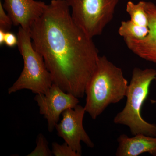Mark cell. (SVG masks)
I'll use <instances>...</instances> for the list:
<instances>
[{"label":"cell","instance_id":"obj_3","mask_svg":"<svg viewBox=\"0 0 156 156\" xmlns=\"http://www.w3.org/2000/svg\"><path fill=\"white\" fill-rule=\"evenodd\" d=\"M156 78V70L151 68L142 69L134 68L128 85L125 108L115 117L116 124L128 126L132 135L142 134L156 136V125L143 119V105L148 96L151 83Z\"/></svg>","mask_w":156,"mask_h":156},{"label":"cell","instance_id":"obj_1","mask_svg":"<svg viewBox=\"0 0 156 156\" xmlns=\"http://www.w3.org/2000/svg\"><path fill=\"white\" fill-rule=\"evenodd\" d=\"M30 33L53 83L78 98L83 97L99 56L92 38L74 21L66 0L47 5Z\"/></svg>","mask_w":156,"mask_h":156},{"label":"cell","instance_id":"obj_10","mask_svg":"<svg viewBox=\"0 0 156 156\" xmlns=\"http://www.w3.org/2000/svg\"><path fill=\"white\" fill-rule=\"evenodd\" d=\"M117 156H137L144 153L156 156V136L139 134L130 137L125 134L118 138Z\"/></svg>","mask_w":156,"mask_h":156},{"label":"cell","instance_id":"obj_16","mask_svg":"<svg viewBox=\"0 0 156 156\" xmlns=\"http://www.w3.org/2000/svg\"><path fill=\"white\" fill-rule=\"evenodd\" d=\"M18 39L17 36L13 33L6 31L5 34L4 44L9 48H13L18 44Z\"/></svg>","mask_w":156,"mask_h":156},{"label":"cell","instance_id":"obj_9","mask_svg":"<svg viewBox=\"0 0 156 156\" xmlns=\"http://www.w3.org/2000/svg\"><path fill=\"white\" fill-rule=\"evenodd\" d=\"M145 10L149 19V32L142 40L124 39L126 46L134 54L156 64V5L146 2Z\"/></svg>","mask_w":156,"mask_h":156},{"label":"cell","instance_id":"obj_4","mask_svg":"<svg viewBox=\"0 0 156 156\" xmlns=\"http://www.w3.org/2000/svg\"><path fill=\"white\" fill-rule=\"evenodd\" d=\"M17 36V46L24 66L19 78L8 89V93L11 94L26 89L36 94H44L53 83L51 74L43 57L34 48L30 30L19 27Z\"/></svg>","mask_w":156,"mask_h":156},{"label":"cell","instance_id":"obj_7","mask_svg":"<svg viewBox=\"0 0 156 156\" xmlns=\"http://www.w3.org/2000/svg\"><path fill=\"white\" fill-rule=\"evenodd\" d=\"M86 112L84 107L79 105L74 108L68 109L62 113V119L55 128L58 136L80 156L82 153L81 141L89 147H94L83 126Z\"/></svg>","mask_w":156,"mask_h":156},{"label":"cell","instance_id":"obj_11","mask_svg":"<svg viewBox=\"0 0 156 156\" xmlns=\"http://www.w3.org/2000/svg\"><path fill=\"white\" fill-rule=\"evenodd\" d=\"M118 32L124 39L142 40L147 35L149 29L147 27L138 25L129 20L122 21Z\"/></svg>","mask_w":156,"mask_h":156},{"label":"cell","instance_id":"obj_8","mask_svg":"<svg viewBox=\"0 0 156 156\" xmlns=\"http://www.w3.org/2000/svg\"><path fill=\"white\" fill-rule=\"evenodd\" d=\"M46 5L44 2L35 0H4L3 5L13 25L27 30L42 15Z\"/></svg>","mask_w":156,"mask_h":156},{"label":"cell","instance_id":"obj_14","mask_svg":"<svg viewBox=\"0 0 156 156\" xmlns=\"http://www.w3.org/2000/svg\"><path fill=\"white\" fill-rule=\"evenodd\" d=\"M52 147L53 154L55 156H80L65 142L62 144L53 142Z\"/></svg>","mask_w":156,"mask_h":156},{"label":"cell","instance_id":"obj_12","mask_svg":"<svg viewBox=\"0 0 156 156\" xmlns=\"http://www.w3.org/2000/svg\"><path fill=\"white\" fill-rule=\"evenodd\" d=\"M146 2L140 1L134 4L129 1L126 5V10L132 22L142 26H149V19L145 10Z\"/></svg>","mask_w":156,"mask_h":156},{"label":"cell","instance_id":"obj_2","mask_svg":"<svg viewBox=\"0 0 156 156\" xmlns=\"http://www.w3.org/2000/svg\"><path fill=\"white\" fill-rule=\"evenodd\" d=\"M128 87L122 69L106 56H99L96 69L86 87V112L95 119L110 104L118 103L126 96Z\"/></svg>","mask_w":156,"mask_h":156},{"label":"cell","instance_id":"obj_6","mask_svg":"<svg viewBox=\"0 0 156 156\" xmlns=\"http://www.w3.org/2000/svg\"><path fill=\"white\" fill-rule=\"evenodd\" d=\"M78 98L54 83L44 94H36L34 100L39 107L40 113L47 120L48 131L51 132L54 130L60 115L65 111L78 105L80 102Z\"/></svg>","mask_w":156,"mask_h":156},{"label":"cell","instance_id":"obj_15","mask_svg":"<svg viewBox=\"0 0 156 156\" xmlns=\"http://www.w3.org/2000/svg\"><path fill=\"white\" fill-rule=\"evenodd\" d=\"M13 23L12 20L8 14H6L3 5L0 3V29L9 31Z\"/></svg>","mask_w":156,"mask_h":156},{"label":"cell","instance_id":"obj_5","mask_svg":"<svg viewBox=\"0 0 156 156\" xmlns=\"http://www.w3.org/2000/svg\"><path fill=\"white\" fill-rule=\"evenodd\" d=\"M74 21L89 37L100 35L114 15L119 0H66Z\"/></svg>","mask_w":156,"mask_h":156},{"label":"cell","instance_id":"obj_17","mask_svg":"<svg viewBox=\"0 0 156 156\" xmlns=\"http://www.w3.org/2000/svg\"><path fill=\"white\" fill-rule=\"evenodd\" d=\"M6 31L0 29V45L2 46L4 44V40H5V34Z\"/></svg>","mask_w":156,"mask_h":156},{"label":"cell","instance_id":"obj_13","mask_svg":"<svg viewBox=\"0 0 156 156\" xmlns=\"http://www.w3.org/2000/svg\"><path fill=\"white\" fill-rule=\"evenodd\" d=\"M53 154L48 146V140L43 134H38L36 139V147L27 156H51Z\"/></svg>","mask_w":156,"mask_h":156}]
</instances>
